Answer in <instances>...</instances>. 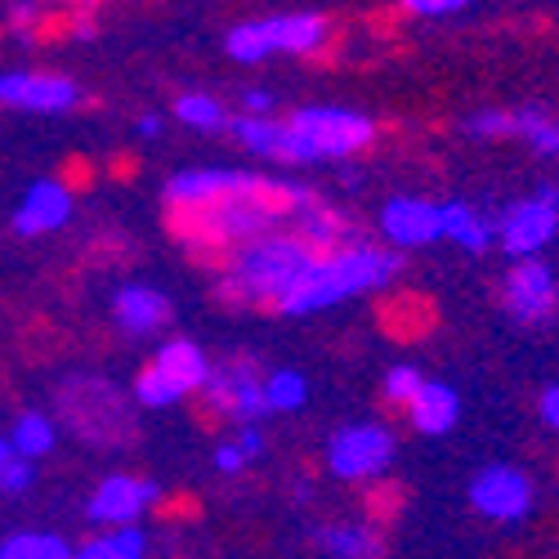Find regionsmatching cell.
Masks as SVG:
<instances>
[{
  "label": "cell",
  "mask_w": 559,
  "mask_h": 559,
  "mask_svg": "<svg viewBox=\"0 0 559 559\" xmlns=\"http://www.w3.org/2000/svg\"><path fill=\"white\" fill-rule=\"evenodd\" d=\"M399 269H403L399 251L377 247V242H349V247H336V251H322V255H313L305 277L287 292V300L273 313L309 318V313H322L332 305H345L354 296H371V292L390 287L399 277Z\"/></svg>",
  "instance_id": "1"
},
{
  "label": "cell",
  "mask_w": 559,
  "mask_h": 559,
  "mask_svg": "<svg viewBox=\"0 0 559 559\" xmlns=\"http://www.w3.org/2000/svg\"><path fill=\"white\" fill-rule=\"evenodd\" d=\"M313 247L300 242L292 228H273L264 238L238 247L233 255H224L219 277H215V296L224 305H269L277 309L287 300V292L305 277V269L313 264Z\"/></svg>",
  "instance_id": "2"
},
{
  "label": "cell",
  "mask_w": 559,
  "mask_h": 559,
  "mask_svg": "<svg viewBox=\"0 0 559 559\" xmlns=\"http://www.w3.org/2000/svg\"><path fill=\"white\" fill-rule=\"evenodd\" d=\"M287 144L283 166H313V162H345L377 144V121L345 104H305L283 117Z\"/></svg>",
  "instance_id": "3"
},
{
  "label": "cell",
  "mask_w": 559,
  "mask_h": 559,
  "mask_svg": "<svg viewBox=\"0 0 559 559\" xmlns=\"http://www.w3.org/2000/svg\"><path fill=\"white\" fill-rule=\"evenodd\" d=\"M332 40V19L318 10H287L269 19H247L224 32V55L242 68H255L273 55H318Z\"/></svg>",
  "instance_id": "4"
},
{
  "label": "cell",
  "mask_w": 559,
  "mask_h": 559,
  "mask_svg": "<svg viewBox=\"0 0 559 559\" xmlns=\"http://www.w3.org/2000/svg\"><path fill=\"white\" fill-rule=\"evenodd\" d=\"M399 456V435L385 426V421H349L341 430H332L328 439V471L341 479V484H367L385 475Z\"/></svg>",
  "instance_id": "5"
},
{
  "label": "cell",
  "mask_w": 559,
  "mask_h": 559,
  "mask_svg": "<svg viewBox=\"0 0 559 559\" xmlns=\"http://www.w3.org/2000/svg\"><path fill=\"white\" fill-rule=\"evenodd\" d=\"M559 238V189L542 183V189L515 206H506L497 219V242L510 260H542V251Z\"/></svg>",
  "instance_id": "6"
},
{
  "label": "cell",
  "mask_w": 559,
  "mask_h": 559,
  "mask_svg": "<svg viewBox=\"0 0 559 559\" xmlns=\"http://www.w3.org/2000/svg\"><path fill=\"white\" fill-rule=\"evenodd\" d=\"M162 501V484L157 479H144V475H130V471H117L108 479L95 484L85 501V520L95 528H139V520Z\"/></svg>",
  "instance_id": "7"
},
{
  "label": "cell",
  "mask_w": 559,
  "mask_h": 559,
  "mask_svg": "<svg viewBox=\"0 0 559 559\" xmlns=\"http://www.w3.org/2000/svg\"><path fill=\"white\" fill-rule=\"evenodd\" d=\"M206 407L215 416H224V421L233 426H260L269 407H264V377L255 371V362L247 358H228V362H215L211 371V385L202 390Z\"/></svg>",
  "instance_id": "8"
},
{
  "label": "cell",
  "mask_w": 559,
  "mask_h": 559,
  "mask_svg": "<svg viewBox=\"0 0 559 559\" xmlns=\"http://www.w3.org/2000/svg\"><path fill=\"white\" fill-rule=\"evenodd\" d=\"M85 95L72 76H59V72H27V68H14V72H0V108L10 112H32V117H63L72 108H81Z\"/></svg>",
  "instance_id": "9"
},
{
  "label": "cell",
  "mask_w": 559,
  "mask_h": 559,
  "mask_svg": "<svg viewBox=\"0 0 559 559\" xmlns=\"http://www.w3.org/2000/svg\"><path fill=\"white\" fill-rule=\"evenodd\" d=\"M465 492H471V506L492 524H520L533 510V479L520 465H506V461L484 465Z\"/></svg>",
  "instance_id": "10"
},
{
  "label": "cell",
  "mask_w": 559,
  "mask_h": 559,
  "mask_svg": "<svg viewBox=\"0 0 559 559\" xmlns=\"http://www.w3.org/2000/svg\"><path fill=\"white\" fill-rule=\"evenodd\" d=\"M381 238L390 242V251H421L430 242H443V202L430 198H390L381 206Z\"/></svg>",
  "instance_id": "11"
},
{
  "label": "cell",
  "mask_w": 559,
  "mask_h": 559,
  "mask_svg": "<svg viewBox=\"0 0 559 559\" xmlns=\"http://www.w3.org/2000/svg\"><path fill=\"white\" fill-rule=\"evenodd\" d=\"M72 215H76V193L63 179L45 175L23 189V198L14 206V233L19 238H50V233L72 224Z\"/></svg>",
  "instance_id": "12"
},
{
  "label": "cell",
  "mask_w": 559,
  "mask_h": 559,
  "mask_svg": "<svg viewBox=\"0 0 559 559\" xmlns=\"http://www.w3.org/2000/svg\"><path fill=\"white\" fill-rule=\"evenodd\" d=\"M501 300L515 322H550L559 305V277L546 260H515V269L506 273Z\"/></svg>",
  "instance_id": "13"
},
{
  "label": "cell",
  "mask_w": 559,
  "mask_h": 559,
  "mask_svg": "<svg viewBox=\"0 0 559 559\" xmlns=\"http://www.w3.org/2000/svg\"><path fill=\"white\" fill-rule=\"evenodd\" d=\"M112 322L134 341L157 336L170 322V300H166V292H157L148 283H126L112 292Z\"/></svg>",
  "instance_id": "14"
},
{
  "label": "cell",
  "mask_w": 559,
  "mask_h": 559,
  "mask_svg": "<svg viewBox=\"0 0 559 559\" xmlns=\"http://www.w3.org/2000/svg\"><path fill=\"white\" fill-rule=\"evenodd\" d=\"M153 367L162 371V377H170L183 394H202V390L211 385V371H215L211 354H206L198 341H189V336L162 341L157 354H153Z\"/></svg>",
  "instance_id": "15"
},
{
  "label": "cell",
  "mask_w": 559,
  "mask_h": 559,
  "mask_svg": "<svg viewBox=\"0 0 559 559\" xmlns=\"http://www.w3.org/2000/svg\"><path fill=\"white\" fill-rule=\"evenodd\" d=\"M407 421H412L416 435H430V439L435 435H452L456 421H461V394L448 381H430L426 377L421 394H416L412 407H407Z\"/></svg>",
  "instance_id": "16"
},
{
  "label": "cell",
  "mask_w": 559,
  "mask_h": 559,
  "mask_svg": "<svg viewBox=\"0 0 559 559\" xmlns=\"http://www.w3.org/2000/svg\"><path fill=\"white\" fill-rule=\"evenodd\" d=\"M443 242L471 255H484L497 242V219L479 211L475 202H443Z\"/></svg>",
  "instance_id": "17"
},
{
  "label": "cell",
  "mask_w": 559,
  "mask_h": 559,
  "mask_svg": "<svg viewBox=\"0 0 559 559\" xmlns=\"http://www.w3.org/2000/svg\"><path fill=\"white\" fill-rule=\"evenodd\" d=\"M318 550L332 555V559H381L385 555V542L377 528L367 524H354V520H332L313 533Z\"/></svg>",
  "instance_id": "18"
},
{
  "label": "cell",
  "mask_w": 559,
  "mask_h": 559,
  "mask_svg": "<svg viewBox=\"0 0 559 559\" xmlns=\"http://www.w3.org/2000/svg\"><path fill=\"white\" fill-rule=\"evenodd\" d=\"M10 448H14V456H23V461H40V456H50L55 452V443H59V426H55V416L50 412H36V407H23L19 416H14V426H10Z\"/></svg>",
  "instance_id": "19"
},
{
  "label": "cell",
  "mask_w": 559,
  "mask_h": 559,
  "mask_svg": "<svg viewBox=\"0 0 559 559\" xmlns=\"http://www.w3.org/2000/svg\"><path fill=\"white\" fill-rule=\"evenodd\" d=\"M292 233L300 242H309L318 255L322 251H336V247H349V224H345V215L341 211H332V206H313V211H305V215H296L292 219Z\"/></svg>",
  "instance_id": "20"
},
{
  "label": "cell",
  "mask_w": 559,
  "mask_h": 559,
  "mask_svg": "<svg viewBox=\"0 0 559 559\" xmlns=\"http://www.w3.org/2000/svg\"><path fill=\"white\" fill-rule=\"evenodd\" d=\"M72 559H148V533L144 528L99 533V537L72 546Z\"/></svg>",
  "instance_id": "21"
},
{
  "label": "cell",
  "mask_w": 559,
  "mask_h": 559,
  "mask_svg": "<svg viewBox=\"0 0 559 559\" xmlns=\"http://www.w3.org/2000/svg\"><path fill=\"white\" fill-rule=\"evenodd\" d=\"M175 121L198 134H215V130H228V108L215 95H206V90H189V95L175 99Z\"/></svg>",
  "instance_id": "22"
},
{
  "label": "cell",
  "mask_w": 559,
  "mask_h": 559,
  "mask_svg": "<svg viewBox=\"0 0 559 559\" xmlns=\"http://www.w3.org/2000/svg\"><path fill=\"white\" fill-rule=\"evenodd\" d=\"M0 559H72V542L63 533H10L0 537Z\"/></svg>",
  "instance_id": "23"
},
{
  "label": "cell",
  "mask_w": 559,
  "mask_h": 559,
  "mask_svg": "<svg viewBox=\"0 0 559 559\" xmlns=\"http://www.w3.org/2000/svg\"><path fill=\"white\" fill-rule=\"evenodd\" d=\"M305 403H309V377H305V371L277 367V371H269V377H264V407H269V412L292 416V412H300Z\"/></svg>",
  "instance_id": "24"
},
{
  "label": "cell",
  "mask_w": 559,
  "mask_h": 559,
  "mask_svg": "<svg viewBox=\"0 0 559 559\" xmlns=\"http://www.w3.org/2000/svg\"><path fill=\"white\" fill-rule=\"evenodd\" d=\"M189 394H183L170 377H162V371L148 362L144 371L134 377V403L139 407H148V412H166V407H175V403H183Z\"/></svg>",
  "instance_id": "25"
},
{
  "label": "cell",
  "mask_w": 559,
  "mask_h": 559,
  "mask_svg": "<svg viewBox=\"0 0 559 559\" xmlns=\"http://www.w3.org/2000/svg\"><path fill=\"white\" fill-rule=\"evenodd\" d=\"M515 134L524 144H533L546 157H559V121H550L542 108H520L515 112Z\"/></svg>",
  "instance_id": "26"
},
{
  "label": "cell",
  "mask_w": 559,
  "mask_h": 559,
  "mask_svg": "<svg viewBox=\"0 0 559 559\" xmlns=\"http://www.w3.org/2000/svg\"><path fill=\"white\" fill-rule=\"evenodd\" d=\"M421 385H426V371H421V367L394 362V367L385 371V381H381V394H385V403H394V407H412V399L421 394Z\"/></svg>",
  "instance_id": "27"
},
{
  "label": "cell",
  "mask_w": 559,
  "mask_h": 559,
  "mask_svg": "<svg viewBox=\"0 0 559 559\" xmlns=\"http://www.w3.org/2000/svg\"><path fill=\"white\" fill-rule=\"evenodd\" d=\"M465 134H471V139H506V134H515V112L479 108V112L465 117Z\"/></svg>",
  "instance_id": "28"
},
{
  "label": "cell",
  "mask_w": 559,
  "mask_h": 559,
  "mask_svg": "<svg viewBox=\"0 0 559 559\" xmlns=\"http://www.w3.org/2000/svg\"><path fill=\"white\" fill-rule=\"evenodd\" d=\"M32 484H36V465L23 456H14L5 471H0V497H23V492H32Z\"/></svg>",
  "instance_id": "29"
},
{
  "label": "cell",
  "mask_w": 559,
  "mask_h": 559,
  "mask_svg": "<svg viewBox=\"0 0 559 559\" xmlns=\"http://www.w3.org/2000/svg\"><path fill=\"white\" fill-rule=\"evenodd\" d=\"M403 14L435 23V19H456V14H471V5H465V0H407Z\"/></svg>",
  "instance_id": "30"
},
{
  "label": "cell",
  "mask_w": 559,
  "mask_h": 559,
  "mask_svg": "<svg viewBox=\"0 0 559 559\" xmlns=\"http://www.w3.org/2000/svg\"><path fill=\"white\" fill-rule=\"evenodd\" d=\"M211 465H215V475L233 479V475H242V471H247V456L238 452V443H233V439H219L215 452H211Z\"/></svg>",
  "instance_id": "31"
},
{
  "label": "cell",
  "mask_w": 559,
  "mask_h": 559,
  "mask_svg": "<svg viewBox=\"0 0 559 559\" xmlns=\"http://www.w3.org/2000/svg\"><path fill=\"white\" fill-rule=\"evenodd\" d=\"M242 117H277L273 108H277V99H273V90H264V85H255V90H242Z\"/></svg>",
  "instance_id": "32"
},
{
  "label": "cell",
  "mask_w": 559,
  "mask_h": 559,
  "mask_svg": "<svg viewBox=\"0 0 559 559\" xmlns=\"http://www.w3.org/2000/svg\"><path fill=\"white\" fill-rule=\"evenodd\" d=\"M233 443H238V452L247 456V465H251V461H260V456H264V448H269V439H264V430H260V426H242L238 435H233Z\"/></svg>",
  "instance_id": "33"
},
{
  "label": "cell",
  "mask_w": 559,
  "mask_h": 559,
  "mask_svg": "<svg viewBox=\"0 0 559 559\" xmlns=\"http://www.w3.org/2000/svg\"><path fill=\"white\" fill-rule=\"evenodd\" d=\"M537 412H542V421H546L550 430H559V381L542 390V399H537Z\"/></svg>",
  "instance_id": "34"
},
{
  "label": "cell",
  "mask_w": 559,
  "mask_h": 559,
  "mask_svg": "<svg viewBox=\"0 0 559 559\" xmlns=\"http://www.w3.org/2000/svg\"><path fill=\"white\" fill-rule=\"evenodd\" d=\"M134 130L144 134V139H157V134H162V117H157V112H144V117H134Z\"/></svg>",
  "instance_id": "35"
},
{
  "label": "cell",
  "mask_w": 559,
  "mask_h": 559,
  "mask_svg": "<svg viewBox=\"0 0 559 559\" xmlns=\"http://www.w3.org/2000/svg\"><path fill=\"white\" fill-rule=\"evenodd\" d=\"M5 19H10V23H40V10H36V5H10Z\"/></svg>",
  "instance_id": "36"
},
{
  "label": "cell",
  "mask_w": 559,
  "mask_h": 559,
  "mask_svg": "<svg viewBox=\"0 0 559 559\" xmlns=\"http://www.w3.org/2000/svg\"><path fill=\"white\" fill-rule=\"evenodd\" d=\"M10 461H14V448H10V439H5V435H0V471H5Z\"/></svg>",
  "instance_id": "37"
}]
</instances>
